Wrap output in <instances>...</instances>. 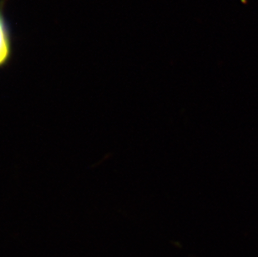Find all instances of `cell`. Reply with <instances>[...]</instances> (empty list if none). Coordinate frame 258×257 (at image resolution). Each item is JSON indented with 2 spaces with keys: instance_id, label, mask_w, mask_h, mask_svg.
Instances as JSON below:
<instances>
[{
  "instance_id": "cell-1",
  "label": "cell",
  "mask_w": 258,
  "mask_h": 257,
  "mask_svg": "<svg viewBox=\"0 0 258 257\" xmlns=\"http://www.w3.org/2000/svg\"><path fill=\"white\" fill-rule=\"evenodd\" d=\"M10 53V34L2 9L0 7V66L5 63Z\"/></svg>"
}]
</instances>
